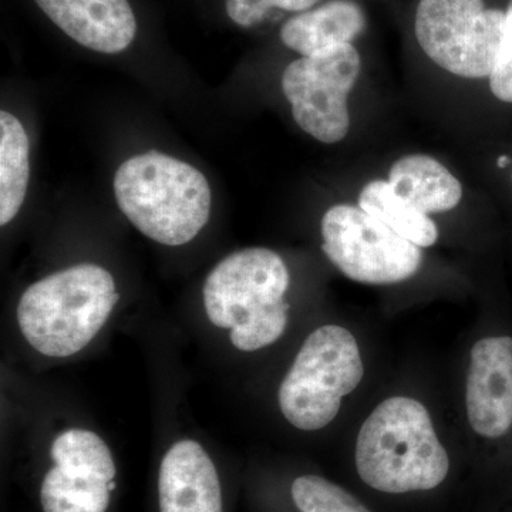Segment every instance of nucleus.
Segmentation results:
<instances>
[{"instance_id": "423d86ee", "label": "nucleus", "mask_w": 512, "mask_h": 512, "mask_svg": "<svg viewBox=\"0 0 512 512\" xmlns=\"http://www.w3.org/2000/svg\"><path fill=\"white\" fill-rule=\"evenodd\" d=\"M505 28V12L484 0H420L414 30L423 52L441 69L483 79L493 73Z\"/></svg>"}, {"instance_id": "a211bd4d", "label": "nucleus", "mask_w": 512, "mask_h": 512, "mask_svg": "<svg viewBox=\"0 0 512 512\" xmlns=\"http://www.w3.org/2000/svg\"><path fill=\"white\" fill-rule=\"evenodd\" d=\"M291 494L301 512H370L345 488L319 476L296 478Z\"/></svg>"}, {"instance_id": "412c9836", "label": "nucleus", "mask_w": 512, "mask_h": 512, "mask_svg": "<svg viewBox=\"0 0 512 512\" xmlns=\"http://www.w3.org/2000/svg\"><path fill=\"white\" fill-rule=\"evenodd\" d=\"M510 163H511L510 157H508V156H500V157H498V160H497L498 167L505 168Z\"/></svg>"}, {"instance_id": "f257e3e1", "label": "nucleus", "mask_w": 512, "mask_h": 512, "mask_svg": "<svg viewBox=\"0 0 512 512\" xmlns=\"http://www.w3.org/2000/svg\"><path fill=\"white\" fill-rule=\"evenodd\" d=\"M355 461L363 483L387 494L434 490L450 471L429 410L403 396L384 400L367 417L357 436Z\"/></svg>"}, {"instance_id": "4468645a", "label": "nucleus", "mask_w": 512, "mask_h": 512, "mask_svg": "<svg viewBox=\"0 0 512 512\" xmlns=\"http://www.w3.org/2000/svg\"><path fill=\"white\" fill-rule=\"evenodd\" d=\"M359 207L417 247H433L439 239L436 222L400 197L389 181L367 184L360 192Z\"/></svg>"}, {"instance_id": "7ed1b4c3", "label": "nucleus", "mask_w": 512, "mask_h": 512, "mask_svg": "<svg viewBox=\"0 0 512 512\" xmlns=\"http://www.w3.org/2000/svg\"><path fill=\"white\" fill-rule=\"evenodd\" d=\"M117 204L147 238L167 247L192 241L211 214V188L197 168L150 150L128 158L114 177Z\"/></svg>"}, {"instance_id": "ddd939ff", "label": "nucleus", "mask_w": 512, "mask_h": 512, "mask_svg": "<svg viewBox=\"0 0 512 512\" xmlns=\"http://www.w3.org/2000/svg\"><path fill=\"white\" fill-rule=\"evenodd\" d=\"M387 181L400 197L427 215L451 211L463 198L460 181L436 158L424 154L397 160Z\"/></svg>"}, {"instance_id": "f8f14e48", "label": "nucleus", "mask_w": 512, "mask_h": 512, "mask_svg": "<svg viewBox=\"0 0 512 512\" xmlns=\"http://www.w3.org/2000/svg\"><path fill=\"white\" fill-rule=\"evenodd\" d=\"M365 13L352 0H332L289 19L282 26L285 46L302 57L316 56L333 47L348 45L363 32Z\"/></svg>"}, {"instance_id": "9d476101", "label": "nucleus", "mask_w": 512, "mask_h": 512, "mask_svg": "<svg viewBox=\"0 0 512 512\" xmlns=\"http://www.w3.org/2000/svg\"><path fill=\"white\" fill-rule=\"evenodd\" d=\"M57 28L94 52L114 55L133 43L137 20L128 0H35Z\"/></svg>"}, {"instance_id": "6ab92c4d", "label": "nucleus", "mask_w": 512, "mask_h": 512, "mask_svg": "<svg viewBox=\"0 0 512 512\" xmlns=\"http://www.w3.org/2000/svg\"><path fill=\"white\" fill-rule=\"evenodd\" d=\"M319 0H227L225 8L229 19L242 28H251L265 18L271 9L288 12H306Z\"/></svg>"}, {"instance_id": "6e6552de", "label": "nucleus", "mask_w": 512, "mask_h": 512, "mask_svg": "<svg viewBox=\"0 0 512 512\" xmlns=\"http://www.w3.org/2000/svg\"><path fill=\"white\" fill-rule=\"evenodd\" d=\"M360 70L362 59L352 43L289 64L282 90L298 126L320 143L342 141L350 128L348 96Z\"/></svg>"}, {"instance_id": "4be33fe9", "label": "nucleus", "mask_w": 512, "mask_h": 512, "mask_svg": "<svg viewBox=\"0 0 512 512\" xmlns=\"http://www.w3.org/2000/svg\"><path fill=\"white\" fill-rule=\"evenodd\" d=\"M109 487H110V490L113 491L114 488H116V481H110V484H109Z\"/></svg>"}, {"instance_id": "1a4fd4ad", "label": "nucleus", "mask_w": 512, "mask_h": 512, "mask_svg": "<svg viewBox=\"0 0 512 512\" xmlns=\"http://www.w3.org/2000/svg\"><path fill=\"white\" fill-rule=\"evenodd\" d=\"M466 407L478 436L500 439L512 427V338L478 340L471 349Z\"/></svg>"}, {"instance_id": "aec40b11", "label": "nucleus", "mask_w": 512, "mask_h": 512, "mask_svg": "<svg viewBox=\"0 0 512 512\" xmlns=\"http://www.w3.org/2000/svg\"><path fill=\"white\" fill-rule=\"evenodd\" d=\"M491 92L505 103H512V2L505 12L503 43L490 76Z\"/></svg>"}, {"instance_id": "39448f33", "label": "nucleus", "mask_w": 512, "mask_h": 512, "mask_svg": "<svg viewBox=\"0 0 512 512\" xmlns=\"http://www.w3.org/2000/svg\"><path fill=\"white\" fill-rule=\"evenodd\" d=\"M363 375L365 367L352 332L338 325L322 326L305 340L281 383L279 409L296 429H325Z\"/></svg>"}, {"instance_id": "20e7f679", "label": "nucleus", "mask_w": 512, "mask_h": 512, "mask_svg": "<svg viewBox=\"0 0 512 512\" xmlns=\"http://www.w3.org/2000/svg\"><path fill=\"white\" fill-rule=\"evenodd\" d=\"M107 269L82 264L46 276L20 298V332L36 352L69 357L86 348L119 302Z\"/></svg>"}, {"instance_id": "dca6fc26", "label": "nucleus", "mask_w": 512, "mask_h": 512, "mask_svg": "<svg viewBox=\"0 0 512 512\" xmlns=\"http://www.w3.org/2000/svg\"><path fill=\"white\" fill-rule=\"evenodd\" d=\"M50 456L64 473L100 478L107 483L116 478L117 468L110 448L93 431H63L53 441Z\"/></svg>"}, {"instance_id": "0eeeda50", "label": "nucleus", "mask_w": 512, "mask_h": 512, "mask_svg": "<svg viewBox=\"0 0 512 512\" xmlns=\"http://www.w3.org/2000/svg\"><path fill=\"white\" fill-rule=\"evenodd\" d=\"M322 249L352 281L389 285L406 281L421 266L420 247L360 207L335 205L322 218Z\"/></svg>"}, {"instance_id": "9b49d317", "label": "nucleus", "mask_w": 512, "mask_h": 512, "mask_svg": "<svg viewBox=\"0 0 512 512\" xmlns=\"http://www.w3.org/2000/svg\"><path fill=\"white\" fill-rule=\"evenodd\" d=\"M160 512H224L217 468L200 443L181 440L161 461Z\"/></svg>"}, {"instance_id": "f03ea898", "label": "nucleus", "mask_w": 512, "mask_h": 512, "mask_svg": "<svg viewBox=\"0 0 512 512\" xmlns=\"http://www.w3.org/2000/svg\"><path fill=\"white\" fill-rule=\"evenodd\" d=\"M289 271L268 248H248L222 259L205 279L202 296L212 325L229 329L232 345L255 352L272 345L288 325Z\"/></svg>"}, {"instance_id": "2eb2a0df", "label": "nucleus", "mask_w": 512, "mask_h": 512, "mask_svg": "<svg viewBox=\"0 0 512 512\" xmlns=\"http://www.w3.org/2000/svg\"><path fill=\"white\" fill-rule=\"evenodd\" d=\"M29 138L15 116L0 113V224L18 215L28 192Z\"/></svg>"}, {"instance_id": "f3484780", "label": "nucleus", "mask_w": 512, "mask_h": 512, "mask_svg": "<svg viewBox=\"0 0 512 512\" xmlns=\"http://www.w3.org/2000/svg\"><path fill=\"white\" fill-rule=\"evenodd\" d=\"M109 484L100 478L67 474L55 466L43 478L40 503L45 512H106Z\"/></svg>"}]
</instances>
